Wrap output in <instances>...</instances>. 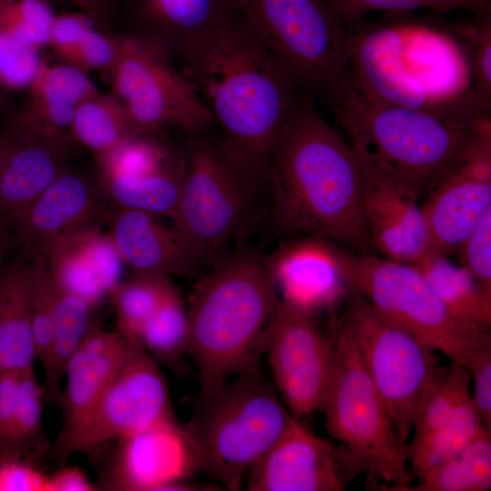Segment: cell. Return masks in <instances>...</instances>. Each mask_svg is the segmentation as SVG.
I'll return each mask as SVG.
<instances>
[{
  "instance_id": "cell-28",
  "label": "cell",
  "mask_w": 491,
  "mask_h": 491,
  "mask_svg": "<svg viewBox=\"0 0 491 491\" xmlns=\"http://www.w3.org/2000/svg\"><path fill=\"white\" fill-rule=\"evenodd\" d=\"M185 153L165 165L136 172L99 173L96 179L106 202L116 208L173 217L185 175Z\"/></svg>"
},
{
  "instance_id": "cell-44",
  "label": "cell",
  "mask_w": 491,
  "mask_h": 491,
  "mask_svg": "<svg viewBox=\"0 0 491 491\" xmlns=\"http://www.w3.org/2000/svg\"><path fill=\"white\" fill-rule=\"evenodd\" d=\"M84 13L63 12L56 14L49 38V45L65 64L74 65L80 42L86 29L93 25Z\"/></svg>"
},
{
  "instance_id": "cell-45",
  "label": "cell",
  "mask_w": 491,
  "mask_h": 491,
  "mask_svg": "<svg viewBox=\"0 0 491 491\" xmlns=\"http://www.w3.org/2000/svg\"><path fill=\"white\" fill-rule=\"evenodd\" d=\"M18 374H0V461L14 459Z\"/></svg>"
},
{
  "instance_id": "cell-26",
  "label": "cell",
  "mask_w": 491,
  "mask_h": 491,
  "mask_svg": "<svg viewBox=\"0 0 491 491\" xmlns=\"http://www.w3.org/2000/svg\"><path fill=\"white\" fill-rule=\"evenodd\" d=\"M27 90L16 114L29 123L66 135L79 105L99 92L83 70L65 63L45 62Z\"/></svg>"
},
{
  "instance_id": "cell-17",
  "label": "cell",
  "mask_w": 491,
  "mask_h": 491,
  "mask_svg": "<svg viewBox=\"0 0 491 491\" xmlns=\"http://www.w3.org/2000/svg\"><path fill=\"white\" fill-rule=\"evenodd\" d=\"M115 443L98 489L114 491L204 490L187 481L197 471L184 425L172 419Z\"/></svg>"
},
{
  "instance_id": "cell-25",
  "label": "cell",
  "mask_w": 491,
  "mask_h": 491,
  "mask_svg": "<svg viewBox=\"0 0 491 491\" xmlns=\"http://www.w3.org/2000/svg\"><path fill=\"white\" fill-rule=\"evenodd\" d=\"M108 235L124 264L133 274L193 275L175 230L157 223L143 211L116 208L110 217Z\"/></svg>"
},
{
  "instance_id": "cell-48",
  "label": "cell",
  "mask_w": 491,
  "mask_h": 491,
  "mask_svg": "<svg viewBox=\"0 0 491 491\" xmlns=\"http://www.w3.org/2000/svg\"><path fill=\"white\" fill-rule=\"evenodd\" d=\"M468 371L474 383L472 403L482 426L491 430V351L481 356Z\"/></svg>"
},
{
  "instance_id": "cell-46",
  "label": "cell",
  "mask_w": 491,
  "mask_h": 491,
  "mask_svg": "<svg viewBox=\"0 0 491 491\" xmlns=\"http://www.w3.org/2000/svg\"><path fill=\"white\" fill-rule=\"evenodd\" d=\"M473 89L482 104L491 109V30L486 23L478 31L469 61Z\"/></svg>"
},
{
  "instance_id": "cell-11",
  "label": "cell",
  "mask_w": 491,
  "mask_h": 491,
  "mask_svg": "<svg viewBox=\"0 0 491 491\" xmlns=\"http://www.w3.org/2000/svg\"><path fill=\"white\" fill-rule=\"evenodd\" d=\"M175 418L160 366L138 341L129 340L120 368L93 408L49 453L62 466L75 453L94 460L105 445Z\"/></svg>"
},
{
  "instance_id": "cell-16",
  "label": "cell",
  "mask_w": 491,
  "mask_h": 491,
  "mask_svg": "<svg viewBox=\"0 0 491 491\" xmlns=\"http://www.w3.org/2000/svg\"><path fill=\"white\" fill-rule=\"evenodd\" d=\"M351 146L358 164L362 208L374 248L388 259L416 264L430 252L421 198L359 145Z\"/></svg>"
},
{
  "instance_id": "cell-6",
  "label": "cell",
  "mask_w": 491,
  "mask_h": 491,
  "mask_svg": "<svg viewBox=\"0 0 491 491\" xmlns=\"http://www.w3.org/2000/svg\"><path fill=\"white\" fill-rule=\"evenodd\" d=\"M206 130L187 135L185 175L172 219L181 246L196 272L212 266L228 246L248 231L261 190L231 165Z\"/></svg>"
},
{
  "instance_id": "cell-50",
  "label": "cell",
  "mask_w": 491,
  "mask_h": 491,
  "mask_svg": "<svg viewBox=\"0 0 491 491\" xmlns=\"http://www.w3.org/2000/svg\"><path fill=\"white\" fill-rule=\"evenodd\" d=\"M99 490L77 466H62L49 476L48 491H94Z\"/></svg>"
},
{
  "instance_id": "cell-8",
  "label": "cell",
  "mask_w": 491,
  "mask_h": 491,
  "mask_svg": "<svg viewBox=\"0 0 491 491\" xmlns=\"http://www.w3.org/2000/svg\"><path fill=\"white\" fill-rule=\"evenodd\" d=\"M352 291L382 316L469 369L491 351L490 330L468 326L444 306L418 268L374 254H346Z\"/></svg>"
},
{
  "instance_id": "cell-49",
  "label": "cell",
  "mask_w": 491,
  "mask_h": 491,
  "mask_svg": "<svg viewBox=\"0 0 491 491\" xmlns=\"http://www.w3.org/2000/svg\"><path fill=\"white\" fill-rule=\"evenodd\" d=\"M77 9L87 15L94 25L105 31L114 33L118 18L115 0H68Z\"/></svg>"
},
{
  "instance_id": "cell-21",
  "label": "cell",
  "mask_w": 491,
  "mask_h": 491,
  "mask_svg": "<svg viewBox=\"0 0 491 491\" xmlns=\"http://www.w3.org/2000/svg\"><path fill=\"white\" fill-rule=\"evenodd\" d=\"M96 176L69 166L34 202L13 232L15 246L26 256L55 237L101 225L110 216Z\"/></svg>"
},
{
  "instance_id": "cell-27",
  "label": "cell",
  "mask_w": 491,
  "mask_h": 491,
  "mask_svg": "<svg viewBox=\"0 0 491 491\" xmlns=\"http://www.w3.org/2000/svg\"><path fill=\"white\" fill-rule=\"evenodd\" d=\"M27 272L28 259L19 251L0 267V374L35 368Z\"/></svg>"
},
{
  "instance_id": "cell-34",
  "label": "cell",
  "mask_w": 491,
  "mask_h": 491,
  "mask_svg": "<svg viewBox=\"0 0 491 491\" xmlns=\"http://www.w3.org/2000/svg\"><path fill=\"white\" fill-rule=\"evenodd\" d=\"M486 431L468 400L443 425L406 445L414 477H420L447 460Z\"/></svg>"
},
{
  "instance_id": "cell-32",
  "label": "cell",
  "mask_w": 491,
  "mask_h": 491,
  "mask_svg": "<svg viewBox=\"0 0 491 491\" xmlns=\"http://www.w3.org/2000/svg\"><path fill=\"white\" fill-rule=\"evenodd\" d=\"M137 341L159 366L179 376L190 374L185 361L189 356L187 311L176 289L145 322Z\"/></svg>"
},
{
  "instance_id": "cell-40",
  "label": "cell",
  "mask_w": 491,
  "mask_h": 491,
  "mask_svg": "<svg viewBox=\"0 0 491 491\" xmlns=\"http://www.w3.org/2000/svg\"><path fill=\"white\" fill-rule=\"evenodd\" d=\"M43 64L39 51L22 43L7 27L0 1V87L27 89Z\"/></svg>"
},
{
  "instance_id": "cell-37",
  "label": "cell",
  "mask_w": 491,
  "mask_h": 491,
  "mask_svg": "<svg viewBox=\"0 0 491 491\" xmlns=\"http://www.w3.org/2000/svg\"><path fill=\"white\" fill-rule=\"evenodd\" d=\"M45 393L35 368L18 374L17 411L14 436V459L33 462L49 453L43 427Z\"/></svg>"
},
{
  "instance_id": "cell-12",
  "label": "cell",
  "mask_w": 491,
  "mask_h": 491,
  "mask_svg": "<svg viewBox=\"0 0 491 491\" xmlns=\"http://www.w3.org/2000/svg\"><path fill=\"white\" fill-rule=\"evenodd\" d=\"M332 336L313 314L280 299L265 336L273 384L292 416L320 407L332 364Z\"/></svg>"
},
{
  "instance_id": "cell-33",
  "label": "cell",
  "mask_w": 491,
  "mask_h": 491,
  "mask_svg": "<svg viewBox=\"0 0 491 491\" xmlns=\"http://www.w3.org/2000/svg\"><path fill=\"white\" fill-rule=\"evenodd\" d=\"M491 488V431L401 491H487Z\"/></svg>"
},
{
  "instance_id": "cell-10",
  "label": "cell",
  "mask_w": 491,
  "mask_h": 491,
  "mask_svg": "<svg viewBox=\"0 0 491 491\" xmlns=\"http://www.w3.org/2000/svg\"><path fill=\"white\" fill-rule=\"evenodd\" d=\"M121 35L118 56L104 75L125 111L132 137L166 127L186 135L211 127L208 109L176 65L129 35Z\"/></svg>"
},
{
  "instance_id": "cell-13",
  "label": "cell",
  "mask_w": 491,
  "mask_h": 491,
  "mask_svg": "<svg viewBox=\"0 0 491 491\" xmlns=\"http://www.w3.org/2000/svg\"><path fill=\"white\" fill-rule=\"evenodd\" d=\"M0 125V225L14 232L40 195L70 165V135L29 123L16 112Z\"/></svg>"
},
{
  "instance_id": "cell-38",
  "label": "cell",
  "mask_w": 491,
  "mask_h": 491,
  "mask_svg": "<svg viewBox=\"0 0 491 491\" xmlns=\"http://www.w3.org/2000/svg\"><path fill=\"white\" fill-rule=\"evenodd\" d=\"M28 298L36 359L45 362L54 334L56 289L42 252L28 256Z\"/></svg>"
},
{
  "instance_id": "cell-7",
  "label": "cell",
  "mask_w": 491,
  "mask_h": 491,
  "mask_svg": "<svg viewBox=\"0 0 491 491\" xmlns=\"http://www.w3.org/2000/svg\"><path fill=\"white\" fill-rule=\"evenodd\" d=\"M330 375L320 407L326 430L366 467L370 476L401 489L414 477L406 447L396 434L347 325L335 323Z\"/></svg>"
},
{
  "instance_id": "cell-24",
  "label": "cell",
  "mask_w": 491,
  "mask_h": 491,
  "mask_svg": "<svg viewBox=\"0 0 491 491\" xmlns=\"http://www.w3.org/2000/svg\"><path fill=\"white\" fill-rule=\"evenodd\" d=\"M222 13L219 0H129L123 33L175 63Z\"/></svg>"
},
{
  "instance_id": "cell-9",
  "label": "cell",
  "mask_w": 491,
  "mask_h": 491,
  "mask_svg": "<svg viewBox=\"0 0 491 491\" xmlns=\"http://www.w3.org/2000/svg\"><path fill=\"white\" fill-rule=\"evenodd\" d=\"M343 321L349 327L365 366L406 447L416 406L440 366L435 350L378 314L351 291Z\"/></svg>"
},
{
  "instance_id": "cell-35",
  "label": "cell",
  "mask_w": 491,
  "mask_h": 491,
  "mask_svg": "<svg viewBox=\"0 0 491 491\" xmlns=\"http://www.w3.org/2000/svg\"><path fill=\"white\" fill-rule=\"evenodd\" d=\"M468 369L452 362L439 366L416 406L413 439H417L446 422L463 404L471 399Z\"/></svg>"
},
{
  "instance_id": "cell-3",
  "label": "cell",
  "mask_w": 491,
  "mask_h": 491,
  "mask_svg": "<svg viewBox=\"0 0 491 491\" xmlns=\"http://www.w3.org/2000/svg\"><path fill=\"white\" fill-rule=\"evenodd\" d=\"M270 257L252 248L225 253L197 284L187 311L189 352L200 388L259 366L279 303Z\"/></svg>"
},
{
  "instance_id": "cell-43",
  "label": "cell",
  "mask_w": 491,
  "mask_h": 491,
  "mask_svg": "<svg viewBox=\"0 0 491 491\" xmlns=\"http://www.w3.org/2000/svg\"><path fill=\"white\" fill-rule=\"evenodd\" d=\"M461 266L491 291V210L461 243L456 251Z\"/></svg>"
},
{
  "instance_id": "cell-31",
  "label": "cell",
  "mask_w": 491,
  "mask_h": 491,
  "mask_svg": "<svg viewBox=\"0 0 491 491\" xmlns=\"http://www.w3.org/2000/svg\"><path fill=\"white\" fill-rule=\"evenodd\" d=\"M69 133L75 144L89 150L96 165L105 162L132 137L125 111L112 94L84 101L75 113Z\"/></svg>"
},
{
  "instance_id": "cell-36",
  "label": "cell",
  "mask_w": 491,
  "mask_h": 491,
  "mask_svg": "<svg viewBox=\"0 0 491 491\" xmlns=\"http://www.w3.org/2000/svg\"><path fill=\"white\" fill-rule=\"evenodd\" d=\"M175 290L168 276L133 274L111 296L115 314V330L137 341L139 332L165 299Z\"/></svg>"
},
{
  "instance_id": "cell-20",
  "label": "cell",
  "mask_w": 491,
  "mask_h": 491,
  "mask_svg": "<svg viewBox=\"0 0 491 491\" xmlns=\"http://www.w3.org/2000/svg\"><path fill=\"white\" fill-rule=\"evenodd\" d=\"M270 262L281 300L312 314L336 307L352 291L346 252L328 239L306 235L289 242Z\"/></svg>"
},
{
  "instance_id": "cell-14",
  "label": "cell",
  "mask_w": 491,
  "mask_h": 491,
  "mask_svg": "<svg viewBox=\"0 0 491 491\" xmlns=\"http://www.w3.org/2000/svg\"><path fill=\"white\" fill-rule=\"evenodd\" d=\"M422 204L430 252L448 256L491 210V127L435 181Z\"/></svg>"
},
{
  "instance_id": "cell-30",
  "label": "cell",
  "mask_w": 491,
  "mask_h": 491,
  "mask_svg": "<svg viewBox=\"0 0 491 491\" xmlns=\"http://www.w3.org/2000/svg\"><path fill=\"white\" fill-rule=\"evenodd\" d=\"M94 308L85 300L56 289L54 334L42 365L45 400L52 406H58L69 360L95 324L92 321Z\"/></svg>"
},
{
  "instance_id": "cell-41",
  "label": "cell",
  "mask_w": 491,
  "mask_h": 491,
  "mask_svg": "<svg viewBox=\"0 0 491 491\" xmlns=\"http://www.w3.org/2000/svg\"><path fill=\"white\" fill-rule=\"evenodd\" d=\"M335 14L341 21H356L369 11H409L428 8L436 11L466 9L486 13L490 0H331Z\"/></svg>"
},
{
  "instance_id": "cell-22",
  "label": "cell",
  "mask_w": 491,
  "mask_h": 491,
  "mask_svg": "<svg viewBox=\"0 0 491 491\" xmlns=\"http://www.w3.org/2000/svg\"><path fill=\"white\" fill-rule=\"evenodd\" d=\"M42 253L55 288L94 307L111 298L123 281L124 262L108 233L101 231V225L59 235Z\"/></svg>"
},
{
  "instance_id": "cell-29",
  "label": "cell",
  "mask_w": 491,
  "mask_h": 491,
  "mask_svg": "<svg viewBox=\"0 0 491 491\" xmlns=\"http://www.w3.org/2000/svg\"><path fill=\"white\" fill-rule=\"evenodd\" d=\"M413 265L456 319L473 328L490 330L491 291L466 268L434 252Z\"/></svg>"
},
{
  "instance_id": "cell-47",
  "label": "cell",
  "mask_w": 491,
  "mask_h": 491,
  "mask_svg": "<svg viewBox=\"0 0 491 491\" xmlns=\"http://www.w3.org/2000/svg\"><path fill=\"white\" fill-rule=\"evenodd\" d=\"M49 476L25 459L0 461V491H48Z\"/></svg>"
},
{
  "instance_id": "cell-4",
  "label": "cell",
  "mask_w": 491,
  "mask_h": 491,
  "mask_svg": "<svg viewBox=\"0 0 491 491\" xmlns=\"http://www.w3.org/2000/svg\"><path fill=\"white\" fill-rule=\"evenodd\" d=\"M281 400L259 366L200 388L184 425L197 471L224 490H241L250 470L296 419Z\"/></svg>"
},
{
  "instance_id": "cell-39",
  "label": "cell",
  "mask_w": 491,
  "mask_h": 491,
  "mask_svg": "<svg viewBox=\"0 0 491 491\" xmlns=\"http://www.w3.org/2000/svg\"><path fill=\"white\" fill-rule=\"evenodd\" d=\"M4 20L15 36L40 51L49 45L55 15L49 0H0Z\"/></svg>"
},
{
  "instance_id": "cell-18",
  "label": "cell",
  "mask_w": 491,
  "mask_h": 491,
  "mask_svg": "<svg viewBox=\"0 0 491 491\" xmlns=\"http://www.w3.org/2000/svg\"><path fill=\"white\" fill-rule=\"evenodd\" d=\"M398 27L406 69L436 105L461 116L490 114L473 89L469 61L456 40L426 25Z\"/></svg>"
},
{
  "instance_id": "cell-5",
  "label": "cell",
  "mask_w": 491,
  "mask_h": 491,
  "mask_svg": "<svg viewBox=\"0 0 491 491\" xmlns=\"http://www.w3.org/2000/svg\"><path fill=\"white\" fill-rule=\"evenodd\" d=\"M331 108L351 144L363 148L421 199L439 175L491 127L490 118L453 117L375 104L354 86Z\"/></svg>"
},
{
  "instance_id": "cell-15",
  "label": "cell",
  "mask_w": 491,
  "mask_h": 491,
  "mask_svg": "<svg viewBox=\"0 0 491 491\" xmlns=\"http://www.w3.org/2000/svg\"><path fill=\"white\" fill-rule=\"evenodd\" d=\"M366 466L295 419L246 476L249 491H344Z\"/></svg>"
},
{
  "instance_id": "cell-2",
  "label": "cell",
  "mask_w": 491,
  "mask_h": 491,
  "mask_svg": "<svg viewBox=\"0 0 491 491\" xmlns=\"http://www.w3.org/2000/svg\"><path fill=\"white\" fill-rule=\"evenodd\" d=\"M266 215L273 235H311L375 250L361 200L359 168L347 145L303 92L276 142Z\"/></svg>"
},
{
  "instance_id": "cell-51",
  "label": "cell",
  "mask_w": 491,
  "mask_h": 491,
  "mask_svg": "<svg viewBox=\"0 0 491 491\" xmlns=\"http://www.w3.org/2000/svg\"><path fill=\"white\" fill-rule=\"evenodd\" d=\"M14 246L15 239L13 233L0 225V265Z\"/></svg>"
},
{
  "instance_id": "cell-19",
  "label": "cell",
  "mask_w": 491,
  "mask_h": 491,
  "mask_svg": "<svg viewBox=\"0 0 491 491\" xmlns=\"http://www.w3.org/2000/svg\"><path fill=\"white\" fill-rule=\"evenodd\" d=\"M346 50L353 86L366 100L463 117L436 105L410 75L398 25L346 31Z\"/></svg>"
},
{
  "instance_id": "cell-23",
  "label": "cell",
  "mask_w": 491,
  "mask_h": 491,
  "mask_svg": "<svg viewBox=\"0 0 491 491\" xmlns=\"http://www.w3.org/2000/svg\"><path fill=\"white\" fill-rule=\"evenodd\" d=\"M128 346L129 339L116 330L93 325L66 366L57 406L62 426L51 446L63 443L84 420L117 373Z\"/></svg>"
},
{
  "instance_id": "cell-42",
  "label": "cell",
  "mask_w": 491,
  "mask_h": 491,
  "mask_svg": "<svg viewBox=\"0 0 491 491\" xmlns=\"http://www.w3.org/2000/svg\"><path fill=\"white\" fill-rule=\"evenodd\" d=\"M121 42V33L105 32L91 25L80 42L73 66L85 73L99 71L105 75L114 65Z\"/></svg>"
},
{
  "instance_id": "cell-1",
  "label": "cell",
  "mask_w": 491,
  "mask_h": 491,
  "mask_svg": "<svg viewBox=\"0 0 491 491\" xmlns=\"http://www.w3.org/2000/svg\"><path fill=\"white\" fill-rule=\"evenodd\" d=\"M175 64L218 127L227 160L267 187L276 142L305 92L296 79L243 17L224 12Z\"/></svg>"
}]
</instances>
